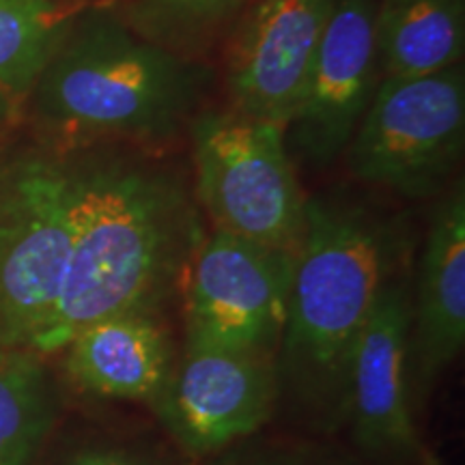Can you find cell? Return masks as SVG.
Instances as JSON below:
<instances>
[{
  "mask_svg": "<svg viewBox=\"0 0 465 465\" xmlns=\"http://www.w3.org/2000/svg\"><path fill=\"white\" fill-rule=\"evenodd\" d=\"M201 67L134 35L113 15L75 17L28 104L50 147L171 138L199 104Z\"/></svg>",
  "mask_w": 465,
  "mask_h": 465,
  "instance_id": "3957f363",
  "label": "cell"
},
{
  "mask_svg": "<svg viewBox=\"0 0 465 465\" xmlns=\"http://www.w3.org/2000/svg\"><path fill=\"white\" fill-rule=\"evenodd\" d=\"M164 433L124 431L102 433L78 441L52 465H188Z\"/></svg>",
  "mask_w": 465,
  "mask_h": 465,
  "instance_id": "ac0fdd59",
  "label": "cell"
},
{
  "mask_svg": "<svg viewBox=\"0 0 465 465\" xmlns=\"http://www.w3.org/2000/svg\"><path fill=\"white\" fill-rule=\"evenodd\" d=\"M80 391L106 401L151 405L171 375L174 353L162 317L130 312L95 322L61 349Z\"/></svg>",
  "mask_w": 465,
  "mask_h": 465,
  "instance_id": "4fadbf2b",
  "label": "cell"
},
{
  "mask_svg": "<svg viewBox=\"0 0 465 465\" xmlns=\"http://www.w3.org/2000/svg\"><path fill=\"white\" fill-rule=\"evenodd\" d=\"M75 17L61 0H0V119L28 102Z\"/></svg>",
  "mask_w": 465,
  "mask_h": 465,
  "instance_id": "2e32d148",
  "label": "cell"
},
{
  "mask_svg": "<svg viewBox=\"0 0 465 465\" xmlns=\"http://www.w3.org/2000/svg\"><path fill=\"white\" fill-rule=\"evenodd\" d=\"M465 345V188L441 192L411 281L407 381L414 414Z\"/></svg>",
  "mask_w": 465,
  "mask_h": 465,
  "instance_id": "8fae6325",
  "label": "cell"
},
{
  "mask_svg": "<svg viewBox=\"0 0 465 465\" xmlns=\"http://www.w3.org/2000/svg\"><path fill=\"white\" fill-rule=\"evenodd\" d=\"M162 9L174 11V14L183 15H203V14H213V11L226 7L232 0H151Z\"/></svg>",
  "mask_w": 465,
  "mask_h": 465,
  "instance_id": "d6986e66",
  "label": "cell"
},
{
  "mask_svg": "<svg viewBox=\"0 0 465 465\" xmlns=\"http://www.w3.org/2000/svg\"><path fill=\"white\" fill-rule=\"evenodd\" d=\"M295 254L213 231L201 242L183 281V347L276 360Z\"/></svg>",
  "mask_w": 465,
  "mask_h": 465,
  "instance_id": "52a82bcc",
  "label": "cell"
},
{
  "mask_svg": "<svg viewBox=\"0 0 465 465\" xmlns=\"http://www.w3.org/2000/svg\"><path fill=\"white\" fill-rule=\"evenodd\" d=\"M414 231L353 194L311 196L295 254L287 322L276 351L278 411L302 433L336 438L347 371L381 293L410 274Z\"/></svg>",
  "mask_w": 465,
  "mask_h": 465,
  "instance_id": "7a4b0ae2",
  "label": "cell"
},
{
  "mask_svg": "<svg viewBox=\"0 0 465 465\" xmlns=\"http://www.w3.org/2000/svg\"><path fill=\"white\" fill-rule=\"evenodd\" d=\"M377 0H334L306 89L284 141L300 160L325 168L345 153L380 84Z\"/></svg>",
  "mask_w": 465,
  "mask_h": 465,
  "instance_id": "30bf717a",
  "label": "cell"
},
{
  "mask_svg": "<svg viewBox=\"0 0 465 465\" xmlns=\"http://www.w3.org/2000/svg\"><path fill=\"white\" fill-rule=\"evenodd\" d=\"M56 418V383L42 356L0 345V465L37 463Z\"/></svg>",
  "mask_w": 465,
  "mask_h": 465,
  "instance_id": "9a60e30c",
  "label": "cell"
},
{
  "mask_svg": "<svg viewBox=\"0 0 465 465\" xmlns=\"http://www.w3.org/2000/svg\"><path fill=\"white\" fill-rule=\"evenodd\" d=\"M134 147L69 158L72 254L54 311L35 339L61 351L86 325L114 315L162 317L203 242L201 207L177 168Z\"/></svg>",
  "mask_w": 465,
  "mask_h": 465,
  "instance_id": "6da1fadb",
  "label": "cell"
},
{
  "mask_svg": "<svg viewBox=\"0 0 465 465\" xmlns=\"http://www.w3.org/2000/svg\"><path fill=\"white\" fill-rule=\"evenodd\" d=\"M334 0H261L229 61L235 110L284 127L306 89Z\"/></svg>",
  "mask_w": 465,
  "mask_h": 465,
  "instance_id": "7c38bea8",
  "label": "cell"
},
{
  "mask_svg": "<svg viewBox=\"0 0 465 465\" xmlns=\"http://www.w3.org/2000/svg\"><path fill=\"white\" fill-rule=\"evenodd\" d=\"M194 194L216 231L295 250L304 205L284 127L242 113H205L192 124Z\"/></svg>",
  "mask_w": 465,
  "mask_h": 465,
  "instance_id": "8992f818",
  "label": "cell"
},
{
  "mask_svg": "<svg viewBox=\"0 0 465 465\" xmlns=\"http://www.w3.org/2000/svg\"><path fill=\"white\" fill-rule=\"evenodd\" d=\"M160 431L190 461L263 431L278 411L274 360L212 347H183L149 405Z\"/></svg>",
  "mask_w": 465,
  "mask_h": 465,
  "instance_id": "ba28073f",
  "label": "cell"
},
{
  "mask_svg": "<svg viewBox=\"0 0 465 465\" xmlns=\"http://www.w3.org/2000/svg\"><path fill=\"white\" fill-rule=\"evenodd\" d=\"M465 147V72L381 78L345 149L353 179L424 201L455 183Z\"/></svg>",
  "mask_w": 465,
  "mask_h": 465,
  "instance_id": "5b68a950",
  "label": "cell"
},
{
  "mask_svg": "<svg viewBox=\"0 0 465 465\" xmlns=\"http://www.w3.org/2000/svg\"><path fill=\"white\" fill-rule=\"evenodd\" d=\"M375 48L383 78H418L459 65L465 50V0H381Z\"/></svg>",
  "mask_w": 465,
  "mask_h": 465,
  "instance_id": "5bb4252c",
  "label": "cell"
},
{
  "mask_svg": "<svg viewBox=\"0 0 465 465\" xmlns=\"http://www.w3.org/2000/svg\"><path fill=\"white\" fill-rule=\"evenodd\" d=\"M196 465H366L334 438L308 433H265L235 441Z\"/></svg>",
  "mask_w": 465,
  "mask_h": 465,
  "instance_id": "e0dca14e",
  "label": "cell"
},
{
  "mask_svg": "<svg viewBox=\"0 0 465 465\" xmlns=\"http://www.w3.org/2000/svg\"><path fill=\"white\" fill-rule=\"evenodd\" d=\"M410 300L411 272L383 291L349 362L342 431L366 465L424 459L407 381Z\"/></svg>",
  "mask_w": 465,
  "mask_h": 465,
  "instance_id": "9c48e42d",
  "label": "cell"
},
{
  "mask_svg": "<svg viewBox=\"0 0 465 465\" xmlns=\"http://www.w3.org/2000/svg\"><path fill=\"white\" fill-rule=\"evenodd\" d=\"M72 254L67 155L0 147V345L28 349L54 311Z\"/></svg>",
  "mask_w": 465,
  "mask_h": 465,
  "instance_id": "277c9868",
  "label": "cell"
}]
</instances>
